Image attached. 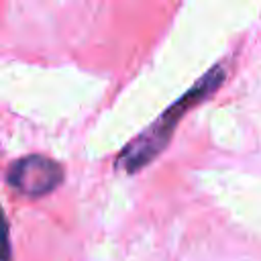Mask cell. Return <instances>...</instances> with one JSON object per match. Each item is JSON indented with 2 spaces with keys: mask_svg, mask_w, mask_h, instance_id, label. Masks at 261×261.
<instances>
[{
  "mask_svg": "<svg viewBox=\"0 0 261 261\" xmlns=\"http://www.w3.org/2000/svg\"><path fill=\"white\" fill-rule=\"evenodd\" d=\"M10 259H12V253H10L8 224H6V218H4L2 208H0V261H10Z\"/></svg>",
  "mask_w": 261,
  "mask_h": 261,
  "instance_id": "3",
  "label": "cell"
},
{
  "mask_svg": "<svg viewBox=\"0 0 261 261\" xmlns=\"http://www.w3.org/2000/svg\"><path fill=\"white\" fill-rule=\"evenodd\" d=\"M224 80V67L222 65H216L212 67L202 80L196 82V86L184 94L173 106H169L145 133H141L135 141H130L124 151L118 155L116 159V165L128 173L133 171H139L141 167H145L153 157H157L165 145L169 143L171 135H173V128L175 124L179 122V118L192 108L196 106L198 102L206 100V96H210Z\"/></svg>",
  "mask_w": 261,
  "mask_h": 261,
  "instance_id": "1",
  "label": "cell"
},
{
  "mask_svg": "<svg viewBox=\"0 0 261 261\" xmlns=\"http://www.w3.org/2000/svg\"><path fill=\"white\" fill-rule=\"evenodd\" d=\"M63 179V167L45 155H27L10 165L6 181L27 196H45Z\"/></svg>",
  "mask_w": 261,
  "mask_h": 261,
  "instance_id": "2",
  "label": "cell"
}]
</instances>
